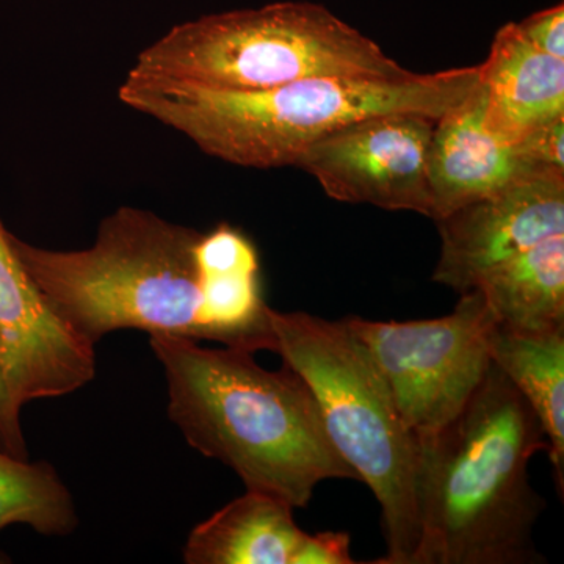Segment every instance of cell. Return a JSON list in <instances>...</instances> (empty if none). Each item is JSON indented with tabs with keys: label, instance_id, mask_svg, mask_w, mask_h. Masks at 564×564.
Here are the masks:
<instances>
[{
	"label": "cell",
	"instance_id": "obj_5",
	"mask_svg": "<svg viewBox=\"0 0 564 564\" xmlns=\"http://www.w3.org/2000/svg\"><path fill=\"white\" fill-rule=\"evenodd\" d=\"M282 361L310 386L326 433L381 508L388 552L377 564H413L421 540V441L404 422L383 375L343 321L270 307Z\"/></svg>",
	"mask_w": 564,
	"mask_h": 564
},
{
	"label": "cell",
	"instance_id": "obj_21",
	"mask_svg": "<svg viewBox=\"0 0 564 564\" xmlns=\"http://www.w3.org/2000/svg\"><path fill=\"white\" fill-rule=\"evenodd\" d=\"M7 558H9V556L0 554V563H10V560Z\"/></svg>",
	"mask_w": 564,
	"mask_h": 564
},
{
	"label": "cell",
	"instance_id": "obj_18",
	"mask_svg": "<svg viewBox=\"0 0 564 564\" xmlns=\"http://www.w3.org/2000/svg\"><path fill=\"white\" fill-rule=\"evenodd\" d=\"M522 35L536 50L552 57L564 61V6L551 7L547 10L530 14L524 21L518 22Z\"/></svg>",
	"mask_w": 564,
	"mask_h": 564
},
{
	"label": "cell",
	"instance_id": "obj_14",
	"mask_svg": "<svg viewBox=\"0 0 564 564\" xmlns=\"http://www.w3.org/2000/svg\"><path fill=\"white\" fill-rule=\"evenodd\" d=\"M491 361L521 392L540 419L554 466L556 488H564V328L518 332L496 325Z\"/></svg>",
	"mask_w": 564,
	"mask_h": 564
},
{
	"label": "cell",
	"instance_id": "obj_8",
	"mask_svg": "<svg viewBox=\"0 0 564 564\" xmlns=\"http://www.w3.org/2000/svg\"><path fill=\"white\" fill-rule=\"evenodd\" d=\"M434 122L417 113L352 122L307 148L296 169L313 174L336 202L432 218L429 158Z\"/></svg>",
	"mask_w": 564,
	"mask_h": 564
},
{
	"label": "cell",
	"instance_id": "obj_6",
	"mask_svg": "<svg viewBox=\"0 0 564 564\" xmlns=\"http://www.w3.org/2000/svg\"><path fill=\"white\" fill-rule=\"evenodd\" d=\"M131 76L220 91H259L313 77L411 76L358 29L314 2L206 14L141 51Z\"/></svg>",
	"mask_w": 564,
	"mask_h": 564
},
{
	"label": "cell",
	"instance_id": "obj_16",
	"mask_svg": "<svg viewBox=\"0 0 564 564\" xmlns=\"http://www.w3.org/2000/svg\"><path fill=\"white\" fill-rule=\"evenodd\" d=\"M10 525H28L43 536H69L79 527V516L54 466L0 448V532Z\"/></svg>",
	"mask_w": 564,
	"mask_h": 564
},
{
	"label": "cell",
	"instance_id": "obj_3",
	"mask_svg": "<svg viewBox=\"0 0 564 564\" xmlns=\"http://www.w3.org/2000/svg\"><path fill=\"white\" fill-rule=\"evenodd\" d=\"M421 441L413 564L544 563L533 529L545 502L529 463L547 451L540 419L491 361L462 413Z\"/></svg>",
	"mask_w": 564,
	"mask_h": 564
},
{
	"label": "cell",
	"instance_id": "obj_15",
	"mask_svg": "<svg viewBox=\"0 0 564 564\" xmlns=\"http://www.w3.org/2000/svg\"><path fill=\"white\" fill-rule=\"evenodd\" d=\"M475 291L484 295L497 325L505 328H564V234L497 267Z\"/></svg>",
	"mask_w": 564,
	"mask_h": 564
},
{
	"label": "cell",
	"instance_id": "obj_13",
	"mask_svg": "<svg viewBox=\"0 0 564 564\" xmlns=\"http://www.w3.org/2000/svg\"><path fill=\"white\" fill-rule=\"evenodd\" d=\"M295 508L269 494L247 491L195 527L184 547L187 564H296L307 533Z\"/></svg>",
	"mask_w": 564,
	"mask_h": 564
},
{
	"label": "cell",
	"instance_id": "obj_7",
	"mask_svg": "<svg viewBox=\"0 0 564 564\" xmlns=\"http://www.w3.org/2000/svg\"><path fill=\"white\" fill-rule=\"evenodd\" d=\"M344 322L372 356L419 440L454 421L491 367L489 345L497 322L478 291L462 293L455 310L440 318Z\"/></svg>",
	"mask_w": 564,
	"mask_h": 564
},
{
	"label": "cell",
	"instance_id": "obj_2",
	"mask_svg": "<svg viewBox=\"0 0 564 564\" xmlns=\"http://www.w3.org/2000/svg\"><path fill=\"white\" fill-rule=\"evenodd\" d=\"M170 421L188 445L239 475L247 491L306 508L325 480H358L326 433L310 386L284 362L267 370L242 348L150 334Z\"/></svg>",
	"mask_w": 564,
	"mask_h": 564
},
{
	"label": "cell",
	"instance_id": "obj_17",
	"mask_svg": "<svg viewBox=\"0 0 564 564\" xmlns=\"http://www.w3.org/2000/svg\"><path fill=\"white\" fill-rule=\"evenodd\" d=\"M564 118L534 129L519 141L522 154L538 169L564 173Z\"/></svg>",
	"mask_w": 564,
	"mask_h": 564
},
{
	"label": "cell",
	"instance_id": "obj_4",
	"mask_svg": "<svg viewBox=\"0 0 564 564\" xmlns=\"http://www.w3.org/2000/svg\"><path fill=\"white\" fill-rule=\"evenodd\" d=\"M480 65L403 79L313 77L259 91H220L128 74L118 96L192 140L248 169L296 166L307 148L352 122L391 113L440 120L473 93Z\"/></svg>",
	"mask_w": 564,
	"mask_h": 564
},
{
	"label": "cell",
	"instance_id": "obj_12",
	"mask_svg": "<svg viewBox=\"0 0 564 564\" xmlns=\"http://www.w3.org/2000/svg\"><path fill=\"white\" fill-rule=\"evenodd\" d=\"M485 121L502 139L519 143L534 129L564 118V61L527 41L518 22L494 36L480 65Z\"/></svg>",
	"mask_w": 564,
	"mask_h": 564
},
{
	"label": "cell",
	"instance_id": "obj_9",
	"mask_svg": "<svg viewBox=\"0 0 564 564\" xmlns=\"http://www.w3.org/2000/svg\"><path fill=\"white\" fill-rule=\"evenodd\" d=\"M9 232L0 220V378L21 411L91 383L96 345L55 313L11 248Z\"/></svg>",
	"mask_w": 564,
	"mask_h": 564
},
{
	"label": "cell",
	"instance_id": "obj_10",
	"mask_svg": "<svg viewBox=\"0 0 564 564\" xmlns=\"http://www.w3.org/2000/svg\"><path fill=\"white\" fill-rule=\"evenodd\" d=\"M441 256L433 281L475 291L486 274L564 234V173L524 177L436 220Z\"/></svg>",
	"mask_w": 564,
	"mask_h": 564
},
{
	"label": "cell",
	"instance_id": "obj_20",
	"mask_svg": "<svg viewBox=\"0 0 564 564\" xmlns=\"http://www.w3.org/2000/svg\"><path fill=\"white\" fill-rule=\"evenodd\" d=\"M0 448L17 458L28 459L29 448L21 426V411L11 404L0 378Z\"/></svg>",
	"mask_w": 564,
	"mask_h": 564
},
{
	"label": "cell",
	"instance_id": "obj_1",
	"mask_svg": "<svg viewBox=\"0 0 564 564\" xmlns=\"http://www.w3.org/2000/svg\"><path fill=\"white\" fill-rule=\"evenodd\" d=\"M203 232L122 206L87 250L11 248L55 313L96 345L121 329L247 345V306L231 270L203 254Z\"/></svg>",
	"mask_w": 564,
	"mask_h": 564
},
{
	"label": "cell",
	"instance_id": "obj_19",
	"mask_svg": "<svg viewBox=\"0 0 564 564\" xmlns=\"http://www.w3.org/2000/svg\"><path fill=\"white\" fill-rule=\"evenodd\" d=\"M347 532L307 533L296 564H355Z\"/></svg>",
	"mask_w": 564,
	"mask_h": 564
},
{
	"label": "cell",
	"instance_id": "obj_11",
	"mask_svg": "<svg viewBox=\"0 0 564 564\" xmlns=\"http://www.w3.org/2000/svg\"><path fill=\"white\" fill-rule=\"evenodd\" d=\"M560 173L538 169L518 143L502 139L485 121L480 80L455 109L434 122L429 158L432 220L524 177Z\"/></svg>",
	"mask_w": 564,
	"mask_h": 564
}]
</instances>
